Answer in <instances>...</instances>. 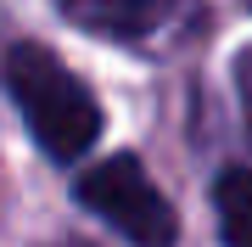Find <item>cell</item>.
Listing matches in <instances>:
<instances>
[{
	"mask_svg": "<svg viewBox=\"0 0 252 247\" xmlns=\"http://www.w3.org/2000/svg\"><path fill=\"white\" fill-rule=\"evenodd\" d=\"M213 202H219V236H224V247H252V169L219 174Z\"/></svg>",
	"mask_w": 252,
	"mask_h": 247,
	"instance_id": "277c9868",
	"label": "cell"
},
{
	"mask_svg": "<svg viewBox=\"0 0 252 247\" xmlns=\"http://www.w3.org/2000/svg\"><path fill=\"white\" fill-rule=\"evenodd\" d=\"M79 202L101 213L112 230H124V242L135 247H174L180 242V219H174L168 197L146 180L135 157H107L90 174H79Z\"/></svg>",
	"mask_w": 252,
	"mask_h": 247,
	"instance_id": "7a4b0ae2",
	"label": "cell"
},
{
	"mask_svg": "<svg viewBox=\"0 0 252 247\" xmlns=\"http://www.w3.org/2000/svg\"><path fill=\"white\" fill-rule=\"evenodd\" d=\"M56 247H90V242H56Z\"/></svg>",
	"mask_w": 252,
	"mask_h": 247,
	"instance_id": "8992f818",
	"label": "cell"
},
{
	"mask_svg": "<svg viewBox=\"0 0 252 247\" xmlns=\"http://www.w3.org/2000/svg\"><path fill=\"white\" fill-rule=\"evenodd\" d=\"M247 6H252V0H247Z\"/></svg>",
	"mask_w": 252,
	"mask_h": 247,
	"instance_id": "52a82bcc",
	"label": "cell"
},
{
	"mask_svg": "<svg viewBox=\"0 0 252 247\" xmlns=\"http://www.w3.org/2000/svg\"><path fill=\"white\" fill-rule=\"evenodd\" d=\"M6 84H11V96H17L28 129H34V141L45 146V157H56V163H79V157L95 146V135H101L95 96L84 90L45 45H11Z\"/></svg>",
	"mask_w": 252,
	"mask_h": 247,
	"instance_id": "6da1fadb",
	"label": "cell"
},
{
	"mask_svg": "<svg viewBox=\"0 0 252 247\" xmlns=\"http://www.w3.org/2000/svg\"><path fill=\"white\" fill-rule=\"evenodd\" d=\"M247 101H252V56H247Z\"/></svg>",
	"mask_w": 252,
	"mask_h": 247,
	"instance_id": "5b68a950",
	"label": "cell"
},
{
	"mask_svg": "<svg viewBox=\"0 0 252 247\" xmlns=\"http://www.w3.org/2000/svg\"><path fill=\"white\" fill-rule=\"evenodd\" d=\"M79 28L90 34H112V39H135L146 28H157L168 17L174 0H56Z\"/></svg>",
	"mask_w": 252,
	"mask_h": 247,
	"instance_id": "3957f363",
	"label": "cell"
}]
</instances>
